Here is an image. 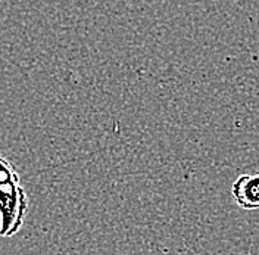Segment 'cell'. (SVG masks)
Segmentation results:
<instances>
[{"mask_svg":"<svg viewBox=\"0 0 259 255\" xmlns=\"http://www.w3.org/2000/svg\"><path fill=\"white\" fill-rule=\"evenodd\" d=\"M19 180V175L16 173L15 167L6 160L3 155H0V183Z\"/></svg>","mask_w":259,"mask_h":255,"instance_id":"3957f363","label":"cell"},{"mask_svg":"<svg viewBox=\"0 0 259 255\" xmlns=\"http://www.w3.org/2000/svg\"><path fill=\"white\" fill-rule=\"evenodd\" d=\"M231 195L237 207L252 211L259 208V173L239 175L231 185Z\"/></svg>","mask_w":259,"mask_h":255,"instance_id":"7a4b0ae2","label":"cell"},{"mask_svg":"<svg viewBox=\"0 0 259 255\" xmlns=\"http://www.w3.org/2000/svg\"><path fill=\"white\" fill-rule=\"evenodd\" d=\"M28 196L19 180L0 183V236L11 238L24 226Z\"/></svg>","mask_w":259,"mask_h":255,"instance_id":"6da1fadb","label":"cell"}]
</instances>
